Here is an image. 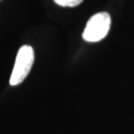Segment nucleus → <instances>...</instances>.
Here are the masks:
<instances>
[{"label": "nucleus", "instance_id": "f257e3e1", "mask_svg": "<svg viewBox=\"0 0 134 134\" xmlns=\"http://www.w3.org/2000/svg\"><path fill=\"white\" fill-rule=\"evenodd\" d=\"M34 60V52L31 46L25 45L19 48L10 78L11 86H16L24 81L31 69Z\"/></svg>", "mask_w": 134, "mask_h": 134}, {"label": "nucleus", "instance_id": "f03ea898", "mask_svg": "<svg viewBox=\"0 0 134 134\" xmlns=\"http://www.w3.org/2000/svg\"><path fill=\"white\" fill-rule=\"evenodd\" d=\"M111 18L107 12L93 15L86 23L83 38L87 42H98L105 37L110 31Z\"/></svg>", "mask_w": 134, "mask_h": 134}, {"label": "nucleus", "instance_id": "7ed1b4c3", "mask_svg": "<svg viewBox=\"0 0 134 134\" xmlns=\"http://www.w3.org/2000/svg\"><path fill=\"white\" fill-rule=\"evenodd\" d=\"M58 5L63 7H75L80 5L83 0H54Z\"/></svg>", "mask_w": 134, "mask_h": 134}]
</instances>
